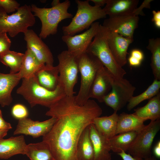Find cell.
Returning a JSON list of instances; mask_svg holds the SVG:
<instances>
[{
    "label": "cell",
    "instance_id": "ac0fdd59",
    "mask_svg": "<svg viewBox=\"0 0 160 160\" xmlns=\"http://www.w3.org/2000/svg\"><path fill=\"white\" fill-rule=\"evenodd\" d=\"M27 144L23 135L0 139V159H7L18 154L25 155Z\"/></svg>",
    "mask_w": 160,
    "mask_h": 160
},
{
    "label": "cell",
    "instance_id": "2e32d148",
    "mask_svg": "<svg viewBox=\"0 0 160 160\" xmlns=\"http://www.w3.org/2000/svg\"><path fill=\"white\" fill-rule=\"evenodd\" d=\"M112 76L104 66L98 71L92 86L89 95L99 102H103L104 97L111 89Z\"/></svg>",
    "mask_w": 160,
    "mask_h": 160
},
{
    "label": "cell",
    "instance_id": "8992f818",
    "mask_svg": "<svg viewBox=\"0 0 160 160\" xmlns=\"http://www.w3.org/2000/svg\"><path fill=\"white\" fill-rule=\"evenodd\" d=\"M89 1H75L77 4V12L70 23L63 27V35L74 36L88 29L95 20L106 17L103 9L91 5Z\"/></svg>",
    "mask_w": 160,
    "mask_h": 160
},
{
    "label": "cell",
    "instance_id": "f1b7e54d",
    "mask_svg": "<svg viewBox=\"0 0 160 160\" xmlns=\"http://www.w3.org/2000/svg\"><path fill=\"white\" fill-rule=\"evenodd\" d=\"M147 49L152 54L151 66L154 79L160 80V39H149Z\"/></svg>",
    "mask_w": 160,
    "mask_h": 160
},
{
    "label": "cell",
    "instance_id": "e575fe53",
    "mask_svg": "<svg viewBox=\"0 0 160 160\" xmlns=\"http://www.w3.org/2000/svg\"><path fill=\"white\" fill-rule=\"evenodd\" d=\"M121 158L123 160H157L156 158L154 156L143 159L140 158L133 157L129 153H127L126 152L122 151L118 153Z\"/></svg>",
    "mask_w": 160,
    "mask_h": 160
},
{
    "label": "cell",
    "instance_id": "44dd1931",
    "mask_svg": "<svg viewBox=\"0 0 160 160\" xmlns=\"http://www.w3.org/2000/svg\"><path fill=\"white\" fill-rule=\"evenodd\" d=\"M138 0H108L103 9L109 17L133 12L137 8Z\"/></svg>",
    "mask_w": 160,
    "mask_h": 160
},
{
    "label": "cell",
    "instance_id": "8fae6325",
    "mask_svg": "<svg viewBox=\"0 0 160 160\" xmlns=\"http://www.w3.org/2000/svg\"><path fill=\"white\" fill-rule=\"evenodd\" d=\"M135 89L127 79L112 76L111 91L104 97L103 102L117 112L128 103Z\"/></svg>",
    "mask_w": 160,
    "mask_h": 160
},
{
    "label": "cell",
    "instance_id": "ba28073f",
    "mask_svg": "<svg viewBox=\"0 0 160 160\" xmlns=\"http://www.w3.org/2000/svg\"><path fill=\"white\" fill-rule=\"evenodd\" d=\"M57 58L59 85L63 88L66 95L74 96L75 93L74 88L77 82L79 72L78 57L66 50L60 53Z\"/></svg>",
    "mask_w": 160,
    "mask_h": 160
},
{
    "label": "cell",
    "instance_id": "ab89813d",
    "mask_svg": "<svg viewBox=\"0 0 160 160\" xmlns=\"http://www.w3.org/2000/svg\"><path fill=\"white\" fill-rule=\"evenodd\" d=\"M153 152L154 157L158 159L160 158V141L159 140L153 148Z\"/></svg>",
    "mask_w": 160,
    "mask_h": 160
},
{
    "label": "cell",
    "instance_id": "d4e9b609",
    "mask_svg": "<svg viewBox=\"0 0 160 160\" xmlns=\"http://www.w3.org/2000/svg\"><path fill=\"white\" fill-rule=\"evenodd\" d=\"M137 134L136 131L126 132L115 135L108 139L111 151L117 153L128 151Z\"/></svg>",
    "mask_w": 160,
    "mask_h": 160
},
{
    "label": "cell",
    "instance_id": "83f0119b",
    "mask_svg": "<svg viewBox=\"0 0 160 160\" xmlns=\"http://www.w3.org/2000/svg\"><path fill=\"white\" fill-rule=\"evenodd\" d=\"M25 155L31 160H55L48 146L42 141L27 145Z\"/></svg>",
    "mask_w": 160,
    "mask_h": 160
},
{
    "label": "cell",
    "instance_id": "f35d334b",
    "mask_svg": "<svg viewBox=\"0 0 160 160\" xmlns=\"http://www.w3.org/2000/svg\"><path fill=\"white\" fill-rule=\"evenodd\" d=\"M128 60L129 65L133 67H137L140 66L142 62L138 59L130 55L128 59Z\"/></svg>",
    "mask_w": 160,
    "mask_h": 160
},
{
    "label": "cell",
    "instance_id": "603a6c76",
    "mask_svg": "<svg viewBox=\"0 0 160 160\" xmlns=\"http://www.w3.org/2000/svg\"><path fill=\"white\" fill-rule=\"evenodd\" d=\"M146 120L133 113H123L119 115L116 135L132 131L137 132L143 127Z\"/></svg>",
    "mask_w": 160,
    "mask_h": 160
},
{
    "label": "cell",
    "instance_id": "cb8c5ba5",
    "mask_svg": "<svg viewBox=\"0 0 160 160\" xmlns=\"http://www.w3.org/2000/svg\"><path fill=\"white\" fill-rule=\"evenodd\" d=\"M134 115L145 119L154 121L160 118V92L149 99L144 106L135 110Z\"/></svg>",
    "mask_w": 160,
    "mask_h": 160
},
{
    "label": "cell",
    "instance_id": "7bdbcfd3",
    "mask_svg": "<svg viewBox=\"0 0 160 160\" xmlns=\"http://www.w3.org/2000/svg\"><path fill=\"white\" fill-rule=\"evenodd\" d=\"M60 3V1L58 0H53L51 4L52 7L56 6Z\"/></svg>",
    "mask_w": 160,
    "mask_h": 160
},
{
    "label": "cell",
    "instance_id": "7a4b0ae2",
    "mask_svg": "<svg viewBox=\"0 0 160 160\" xmlns=\"http://www.w3.org/2000/svg\"><path fill=\"white\" fill-rule=\"evenodd\" d=\"M20 86L17 90L32 108L39 105L49 108L66 95L59 85L54 91H50L40 85L34 75L28 79H22Z\"/></svg>",
    "mask_w": 160,
    "mask_h": 160
},
{
    "label": "cell",
    "instance_id": "7c38bea8",
    "mask_svg": "<svg viewBox=\"0 0 160 160\" xmlns=\"http://www.w3.org/2000/svg\"><path fill=\"white\" fill-rule=\"evenodd\" d=\"M100 24L99 22H94L89 29L81 33L73 36H63L62 39L66 44L67 50L77 57L86 52L97 34Z\"/></svg>",
    "mask_w": 160,
    "mask_h": 160
},
{
    "label": "cell",
    "instance_id": "9a60e30c",
    "mask_svg": "<svg viewBox=\"0 0 160 160\" xmlns=\"http://www.w3.org/2000/svg\"><path fill=\"white\" fill-rule=\"evenodd\" d=\"M108 46L117 64L123 67L127 63V49L133 38L125 37L108 31L106 28Z\"/></svg>",
    "mask_w": 160,
    "mask_h": 160
},
{
    "label": "cell",
    "instance_id": "d590c367",
    "mask_svg": "<svg viewBox=\"0 0 160 160\" xmlns=\"http://www.w3.org/2000/svg\"><path fill=\"white\" fill-rule=\"evenodd\" d=\"M152 13L153 16L151 21L153 22L154 25L156 28L160 29V11H156L155 10H153Z\"/></svg>",
    "mask_w": 160,
    "mask_h": 160
},
{
    "label": "cell",
    "instance_id": "30bf717a",
    "mask_svg": "<svg viewBox=\"0 0 160 160\" xmlns=\"http://www.w3.org/2000/svg\"><path fill=\"white\" fill-rule=\"evenodd\" d=\"M160 129V120L151 121L137 132L133 143L128 150L133 157L145 159L151 157L154 138Z\"/></svg>",
    "mask_w": 160,
    "mask_h": 160
},
{
    "label": "cell",
    "instance_id": "52a82bcc",
    "mask_svg": "<svg viewBox=\"0 0 160 160\" xmlns=\"http://www.w3.org/2000/svg\"><path fill=\"white\" fill-rule=\"evenodd\" d=\"M35 22L31 6H21L16 12L10 15L0 7V34L8 33L10 37H14L20 33H25Z\"/></svg>",
    "mask_w": 160,
    "mask_h": 160
},
{
    "label": "cell",
    "instance_id": "60d3db41",
    "mask_svg": "<svg viewBox=\"0 0 160 160\" xmlns=\"http://www.w3.org/2000/svg\"><path fill=\"white\" fill-rule=\"evenodd\" d=\"M95 4L94 6L98 7H101L106 4L108 0H91Z\"/></svg>",
    "mask_w": 160,
    "mask_h": 160
},
{
    "label": "cell",
    "instance_id": "3957f363",
    "mask_svg": "<svg viewBox=\"0 0 160 160\" xmlns=\"http://www.w3.org/2000/svg\"><path fill=\"white\" fill-rule=\"evenodd\" d=\"M71 2L66 0L50 8H39L35 5L31 6V12L40 20L41 27L39 37L45 39L49 36L56 34L59 23L67 18H72L73 15L68 12Z\"/></svg>",
    "mask_w": 160,
    "mask_h": 160
},
{
    "label": "cell",
    "instance_id": "4316f807",
    "mask_svg": "<svg viewBox=\"0 0 160 160\" xmlns=\"http://www.w3.org/2000/svg\"><path fill=\"white\" fill-rule=\"evenodd\" d=\"M44 65L37 59L29 49H27L24 53L21 69L19 72L21 79H28L34 76Z\"/></svg>",
    "mask_w": 160,
    "mask_h": 160
},
{
    "label": "cell",
    "instance_id": "9c48e42d",
    "mask_svg": "<svg viewBox=\"0 0 160 160\" xmlns=\"http://www.w3.org/2000/svg\"><path fill=\"white\" fill-rule=\"evenodd\" d=\"M147 7L146 3L143 2L140 6L132 13L109 17L104 20L102 25L110 32L124 37L133 38L134 31L138 26V15H144L143 9Z\"/></svg>",
    "mask_w": 160,
    "mask_h": 160
},
{
    "label": "cell",
    "instance_id": "5bb4252c",
    "mask_svg": "<svg viewBox=\"0 0 160 160\" xmlns=\"http://www.w3.org/2000/svg\"><path fill=\"white\" fill-rule=\"evenodd\" d=\"M24 34L27 49H29L41 63L53 65L54 60L52 53L41 39L32 29H28Z\"/></svg>",
    "mask_w": 160,
    "mask_h": 160
},
{
    "label": "cell",
    "instance_id": "f546056e",
    "mask_svg": "<svg viewBox=\"0 0 160 160\" xmlns=\"http://www.w3.org/2000/svg\"><path fill=\"white\" fill-rule=\"evenodd\" d=\"M24 54L9 50L0 55V62L10 69V73H15L21 69Z\"/></svg>",
    "mask_w": 160,
    "mask_h": 160
},
{
    "label": "cell",
    "instance_id": "e0dca14e",
    "mask_svg": "<svg viewBox=\"0 0 160 160\" xmlns=\"http://www.w3.org/2000/svg\"><path fill=\"white\" fill-rule=\"evenodd\" d=\"M89 135L94 150V160H111L108 139L100 134L92 123L89 126Z\"/></svg>",
    "mask_w": 160,
    "mask_h": 160
},
{
    "label": "cell",
    "instance_id": "4dcf8cb0",
    "mask_svg": "<svg viewBox=\"0 0 160 160\" xmlns=\"http://www.w3.org/2000/svg\"><path fill=\"white\" fill-rule=\"evenodd\" d=\"M160 80L154 79L152 83L143 92L133 96L128 103L127 108L130 111L143 101L150 99L160 92Z\"/></svg>",
    "mask_w": 160,
    "mask_h": 160
},
{
    "label": "cell",
    "instance_id": "d6986e66",
    "mask_svg": "<svg viewBox=\"0 0 160 160\" xmlns=\"http://www.w3.org/2000/svg\"><path fill=\"white\" fill-rule=\"evenodd\" d=\"M21 79L19 72L4 74L0 72V105L2 107L9 106L11 103L12 91Z\"/></svg>",
    "mask_w": 160,
    "mask_h": 160
},
{
    "label": "cell",
    "instance_id": "ffe728a7",
    "mask_svg": "<svg viewBox=\"0 0 160 160\" xmlns=\"http://www.w3.org/2000/svg\"><path fill=\"white\" fill-rule=\"evenodd\" d=\"M34 76L39 84L48 90L54 91L59 85L57 66L44 65L36 72Z\"/></svg>",
    "mask_w": 160,
    "mask_h": 160
},
{
    "label": "cell",
    "instance_id": "d6a6232c",
    "mask_svg": "<svg viewBox=\"0 0 160 160\" xmlns=\"http://www.w3.org/2000/svg\"><path fill=\"white\" fill-rule=\"evenodd\" d=\"M20 4L15 0H0V7L7 13L16 11L20 7Z\"/></svg>",
    "mask_w": 160,
    "mask_h": 160
},
{
    "label": "cell",
    "instance_id": "4fadbf2b",
    "mask_svg": "<svg viewBox=\"0 0 160 160\" xmlns=\"http://www.w3.org/2000/svg\"><path fill=\"white\" fill-rule=\"evenodd\" d=\"M56 120L55 118L51 117L42 121H35L28 117L18 120L13 135H25L34 138L43 137L50 131Z\"/></svg>",
    "mask_w": 160,
    "mask_h": 160
},
{
    "label": "cell",
    "instance_id": "484cf974",
    "mask_svg": "<svg viewBox=\"0 0 160 160\" xmlns=\"http://www.w3.org/2000/svg\"><path fill=\"white\" fill-rule=\"evenodd\" d=\"M90 125L84 130L78 141L76 148L78 160H94V150L89 135Z\"/></svg>",
    "mask_w": 160,
    "mask_h": 160
},
{
    "label": "cell",
    "instance_id": "836d02e7",
    "mask_svg": "<svg viewBox=\"0 0 160 160\" xmlns=\"http://www.w3.org/2000/svg\"><path fill=\"white\" fill-rule=\"evenodd\" d=\"M11 42L7 33L0 34V55L10 50Z\"/></svg>",
    "mask_w": 160,
    "mask_h": 160
},
{
    "label": "cell",
    "instance_id": "6da1fadb",
    "mask_svg": "<svg viewBox=\"0 0 160 160\" xmlns=\"http://www.w3.org/2000/svg\"><path fill=\"white\" fill-rule=\"evenodd\" d=\"M46 115L56 121L43 137L55 160H78L76 148L84 130L100 116L102 110L94 100L83 105L76 102L74 96H65L49 108Z\"/></svg>",
    "mask_w": 160,
    "mask_h": 160
},
{
    "label": "cell",
    "instance_id": "5b68a950",
    "mask_svg": "<svg viewBox=\"0 0 160 160\" xmlns=\"http://www.w3.org/2000/svg\"><path fill=\"white\" fill-rule=\"evenodd\" d=\"M86 52L96 57L114 77L123 78L126 71L117 63L108 43L106 30L100 24L98 31Z\"/></svg>",
    "mask_w": 160,
    "mask_h": 160
},
{
    "label": "cell",
    "instance_id": "74e56055",
    "mask_svg": "<svg viewBox=\"0 0 160 160\" xmlns=\"http://www.w3.org/2000/svg\"><path fill=\"white\" fill-rule=\"evenodd\" d=\"M130 56H132L141 61H142L144 58V55L142 51L138 49H134L130 52Z\"/></svg>",
    "mask_w": 160,
    "mask_h": 160
},
{
    "label": "cell",
    "instance_id": "277c9868",
    "mask_svg": "<svg viewBox=\"0 0 160 160\" xmlns=\"http://www.w3.org/2000/svg\"><path fill=\"white\" fill-rule=\"evenodd\" d=\"M81 85L77 95L74 96L76 102L83 105L90 99L91 89L96 75L103 65L95 56L86 52L78 57Z\"/></svg>",
    "mask_w": 160,
    "mask_h": 160
},
{
    "label": "cell",
    "instance_id": "7402d4cb",
    "mask_svg": "<svg viewBox=\"0 0 160 160\" xmlns=\"http://www.w3.org/2000/svg\"><path fill=\"white\" fill-rule=\"evenodd\" d=\"M117 112L114 111L109 116L98 117L93 121L92 124L97 131L108 139L116 135L119 116Z\"/></svg>",
    "mask_w": 160,
    "mask_h": 160
},
{
    "label": "cell",
    "instance_id": "8d00e7d4",
    "mask_svg": "<svg viewBox=\"0 0 160 160\" xmlns=\"http://www.w3.org/2000/svg\"><path fill=\"white\" fill-rule=\"evenodd\" d=\"M12 128L11 124L6 121L3 118L2 111L0 110V130H9Z\"/></svg>",
    "mask_w": 160,
    "mask_h": 160
},
{
    "label": "cell",
    "instance_id": "b9f144b4",
    "mask_svg": "<svg viewBox=\"0 0 160 160\" xmlns=\"http://www.w3.org/2000/svg\"><path fill=\"white\" fill-rule=\"evenodd\" d=\"M8 131L7 130H0V139L3 138L7 135Z\"/></svg>",
    "mask_w": 160,
    "mask_h": 160
},
{
    "label": "cell",
    "instance_id": "1f68e13d",
    "mask_svg": "<svg viewBox=\"0 0 160 160\" xmlns=\"http://www.w3.org/2000/svg\"><path fill=\"white\" fill-rule=\"evenodd\" d=\"M11 113L12 116L18 120L27 118L28 111L24 105L17 103L14 105L11 109Z\"/></svg>",
    "mask_w": 160,
    "mask_h": 160
}]
</instances>
